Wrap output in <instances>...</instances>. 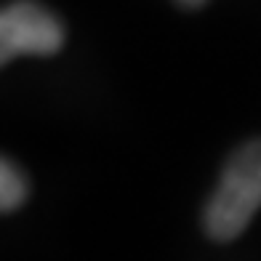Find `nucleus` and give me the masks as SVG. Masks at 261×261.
<instances>
[{
  "label": "nucleus",
  "mask_w": 261,
  "mask_h": 261,
  "mask_svg": "<svg viewBox=\"0 0 261 261\" xmlns=\"http://www.w3.org/2000/svg\"><path fill=\"white\" fill-rule=\"evenodd\" d=\"M261 208V139L234 149L203 208V229L213 243H232Z\"/></svg>",
  "instance_id": "f257e3e1"
},
{
  "label": "nucleus",
  "mask_w": 261,
  "mask_h": 261,
  "mask_svg": "<svg viewBox=\"0 0 261 261\" xmlns=\"http://www.w3.org/2000/svg\"><path fill=\"white\" fill-rule=\"evenodd\" d=\"M64 45V24L38 0H14L0 14V62L54 56Z\"/></svg>",
  "instance_id": "f03ea898"
},
{
  "label": "nucleus",
  "mask_w": 261,
  "mask_h": 261,
  "mask_svg": "<svg viewBox=\"0 0 261 261\" xmlns=\"http://www.w3.org/2000/svg\"><path fill=\"white\" fill-rule=\"evenodd\" d=\"M27 197H30L27 173L11 158H3L0 160V211L14 213L27 203Z\"/></svg>",
  "instance_id": "7ed1b4c3"
},
{
  "label": "nucleus",
  "mask_w": 261,
  "mask_h": 261,
  "mask_svg": "<svg viewBox=\"0 0 261 261\" xmlns=\"http://www.w3.org/2000/svg\"><path fill=\"white\" fill-rule=\"evenodd\" d=\"M179 6H184V8H200V6H205L208 0H176Z\"/></svg>",
  "instance_id": "20e7f679"
}]
</instances>
